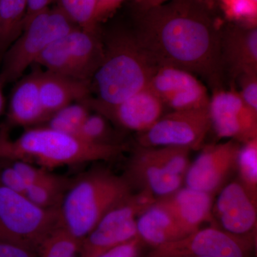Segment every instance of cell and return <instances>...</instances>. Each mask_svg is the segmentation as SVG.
Segmentation results:
<instances>
[{
  "mask_svg": "<svg viewBox=\"0 0 257 257\" xmlns=\"http://www.w3.org/2000/svg\"><path fill=\"white\" fill-rule=\"evenodd\" d=\"M0 257H38V254L23 243L0 237Z\"/></svg>",
  "mask_w": 257,
  "mask_h": 257,
  "instance_id": "31",
  "label": "cell"
},
{
  "mask_svg": "<svg viewBox=\"0 0 257 257\" xmlns=\"http://www.w3.org/2000/svg\"><path fill=\"white\" fill-rule=\"evenodd\" d=\"M0 183L7 188L25 195L26 184L12 165L5 167L0 171Z\"/></svg>",
  "mask_w": 257,
  "mask_h": 257,
  "instance_id": "33",
  "label": "cell"
},
{
  "mask_svg": "<svg viewBox=\"0 0 257 257\" xmlns=\"http://www.w3.org/2000/svg\"><path fill=\"white\" fill-rule=\"evenodd\" d=\"M60 226L59 209L37 207L24 194L0 183V237L23 243L38 252L42 242Z\"/></svg>",
  "mask_w": 257,
  "mask_h": 257,
  "instance_id": "8",
  "label": "cell"
},
{
  "mask_svg": "<svg viewBox=\"0 0 257 257\" xmlns=\"http://www.w3.org/2000/svg\"><path fill=\"white\" fill-rule=\"evenodd\" d=\"M222 22L197 0H170L139 10L133 32L157 66L167 65L202 77L211 90L223 88L220 55Z\"/></svg>",
  "mask_w": 257,
  "mask_h": 257,
  "instance_id": "1",
  "label": "cell"
},
{
  "mask_svg": "<svg viewBox=\"0 0 257 257\" xmlns=\"http://www.w3.org/2000/svg\"><path fill=\"white\" fill-rule=\"evenodd\" d=\"M0 3H1V0H0Z\"/></svg>",
  "mask_w": 257,
  "mask_h": 257,
  "instance_id": "39",
  "label": "cell"
},
{
  "mask_svg": "<svg viewBox=\"0 0 257 257\" xmlns=\"http://www.w3.org/2000/svg\"><path fill=\"white\" fill-rule=\"evenodd\" d=\"M82 240L62 226L56 228L38 249V257H80Z\"/></svg>",
  "mask_w": 257,
  "mask_h": 257,
  "instance_id": "25",
  "label": "cell"
},
{
  "mask_svg": "<svg viewBox=\"0 0 257 257\" xmlns=\"http://www.w3.org/2000/svg\"><path fill=\"white\" fill-rule=\"evenodd\" d=\"M109 120L98 112L89 113L79 130L78 138L98 145H117V138Z\"/></svg>",
  "mask_w": 257,
  "mask_h": 257,
  "instance_id": "26",
  "label": "cell"
},
{
  "mask_svg": "<svg viewBox=\"0 0 257 257\" xmlns=\"http://www.w3.org/2000/svg\"><path fill=\"white\" fill-rule=\"evenodd\" d=\"M90 110L85 101L71 103L51 115L45 124L56 131L78 137L79 130Z\"/></svg>",
  "mask_w": 257,
  "mask_h": 257,
  "instance_id": "24",
  "label": "cell"
},
{
  "mask_svg": "<svg viewBox=\"0 0 257 257\" xmlns=\"http://www.w3.org/2000/svg\"><path fill=\"white\" fill-rule=\"evenodd\" d=\"M137 230L140 240L153 248L189 235L172 214L157 202L137 218Z\"/></svg>",
  "mask_w": 257,
  "mask_h": 257,
  "instance_id": "20",
  "label": "cell"
},
{
  "mask_svg": "<svg viewBox=\"0 0 257 257\" xmlns=\"http://www.w3.org/2000/svg\"><path fill=\"white\" fill-rule=\"evenodd\" d=\"M211 128L208 109L172 111L162 115L151 128L140 134L138 145L144 147L202 148Z\"/></svg>",
  "mask_w": 257,
  "mask_h": 257,
  "instance_id": "11",
  "label": "cell"
},
{
  "mask_svg": "<svg viewBox=\"0 0 257 257\" xmlns=\"http://www.w3.org/2000/svg\"><path fill=\"white\" fill-rule=\"evenodd\" d=\"M241 144L229 140L202 148L189 165L184 182L189 188L211 195L220 190L231 172L236 170Z\"/></svg>",
  "mask_w": 257,
  "mask_h": 257,
  "instance_id": "13",
  "label": "cell"
},
{
  "mask_svg": "<svg viewBox=\"0 0 257 257\" xmlns=\"http://www.w3.org/2000/svg\"><path fill=\"white\" fill-rule=\"evenodd\" d=\"M220 55L224 74L226 71L234 79L257 72V28L221 23Z\"/></svg>",
  "mask_w": 257,
  "mask_h": 257,
  "instance_id": "16",
  "label": "cell"
},
{
  "mask_svg": "<svg viewBox=\"0 0 257 257\" xmlns=\"http://www.w3.org/2000/svg\"><path fill=\"white\" fill-rule=\"evenodd\" d=\"M28 0H1L0 3V60L23 32Z\"/></svg>",
  "mask_w": 257,
  "mask_h": 257,
  "instance_id": "21",
  "label": "cell"
},
{
  "mask_svg": "<svg viewBox=\"0 0 257 257\" xmlns=\"http://www.w3.org/2000/svg\"><path fill=\"white\" fill-rule=\"evenodd\" d=\"M84 101L90 109L102 114L120 127L140 134L157 122L164 114L165 108L150 86L117 104H102L92 96Z\"/></svg>",
  "mask_w": 257,
  "mask_h": 257,
  "instance_id": "14",
  "label": "cell"
},
{
  "mask_svg": "<svg viewBox=\"0 0 257 257\" xmlns=\"http://www.w3.org/2000/svg\"><path fill=\"white\" fill-rule=\"evenodd\" d=\"M11 165L18 172L19 175L21 176L27 187L41 182L50 177L52 174L45 169L25 161H13Z\"/></svg>",
  "mask_w": 257,
  "mask_h": 257,
  "instance_id": "30",
  "label": "cell"
},
{
  "mask_svg": "<svg viewBox=\"0 0 257 257\" xmlns=\"http://www.w3.org/2000/svg\"><path fill=\"white\" fill-rule=\"evenodd\" d=\"M192 257H197V256H192Z\"/></svg>",
  "mask_w": 257,
  "mask_h": 257,
  "instance_id": "40",
  "label": "cell"
},
{
  "mask_svg": "<svg viewBox=\"0 0 257 257\" xmlns=\"http://www.w3.org/2000/svg\"><path fill=\"white\" fill-rule=\"evenodd\" d=\"M78 28L99 30V0H51Z\"/></svg>",
  "mask_w": 257,
  "mask_h": 257,
  "instance_id": "23",
  "label": "cell"
},
{
  "mask_svg": "<svg viewBox=\"0 0 257 257\" xmlns=\"http://www.w3.org/2000/svg\"><path fill=\"white\" fill-rule=\"evenodd\" d=\"M256 242V235L236 236L211 226L153 248L147 257H248Z\"/></svg>",
  "mask_w": 257,
  "mask_h": 257,
  "instance_id": "10",
  "label": "cell"
},
{
  "mask_svg": "<svg viewBox=\"0 0 257 257\" xmlns=\"http://www.w3.org/2000/svg\"><path fill=\"white\" fill-rule=\"evenodd\" d=\"M198 3L205 6L211 11L214 12L218 7V0H197Z\"/></svg>",
  "mask_w": 257,
  "mask_h": 257,
  "instance_id": "37",
  "label": "cell"
},
{
  "mask_svg": "<svg viewBox=\"0 0 257 257\" xmlns=\"http://www.w3.org/2000/svg\"><path fill=\"white\" fill-rule=\"evenodd\" d=\"M256 199L239 179L223 186L212 207L221 229L236 236L256 235Z\"/></svg>",
  "mask_w": 257,
  "mask_h": 257,
  "instance_id": "15",
  "label": "cell"
},
{
  "mask_svg": "<svg viewBox=\"0 0 257 257\" xmlns=\"http://www.w3.org/2000/svg\"><path fill=\"white\" fill-rule=\"evenodd\" d=\"M124 144L98 145L48 126L29 128L11 140L0 132V160L30 162L45 170L96 161L114 160L126 150Z\"/></svg>",
  "mask_w": 257,
  "mask_h": 257,
  "instance_id": "2",
  "label": "cell"
},
{
  "mask_svg": "<svg viewBox=\"0 0 257 257\" xmlns=\"http://www.w3.org/2000/svg\"><path fill=\"white\" fill-rule=\"evenodd\" d=\"M50 3L51 0H28V10L24 21L23 28L35 15L49 8Z\"/></svg>",
  "mask_w": 257,
  "mask_h": 257,
  "instance_id": "34",
  "label": "cell"
},
{
  "mask_svg": "<svg viewBox=\"0 0 257 257\" xmlns=\"http://www.w3.org/2000/svg\"><path fill=\"white\" fill-rule=\"evenodd\" d=\"M157 200L151 193L142 189L115 206L82 239L80 257H96L138 236L137 218Z\"/></svg>",
  "mask_w": 257,
  "mask_h": 257,
  "instance_id": "9",
  "label": "cell"
},
{
  "mask_svg": "<svg viewBox=\"0 0 257 257\" xmlns=\"http://www.w3.org/2000/svg\"><path fill=\"white\" fill-rule=\"evenodd\" d=\"M40 99L49 117L71 103L90 97L91 82L79 80L50 71L38 72Z\"/></svg>",
  "mask_w": 257,
  "mask_h": 257,
  "instance_id": "18",
  "label": "cell"
},
{
  "mask_svg": "<svg viewBox=\"0 0 257 257\" xmlns=\"http://www.w3.org/2000/svg\"><path fill=\"white\" fill-rule=\"evenodd\" d=\"M236 79L240 96L251 109L257 111V72L241 74Z\"/></svg>",
  "mask_w": 257,
  "mask_h": 257,
  "instance_id": "29",
  "label": "cell"
},
{
  "mask_svg": "<svg viewBox=\"0 0 257 257\" xmlns=\"http://www.w3.org/2000/svg\"><path fill=\"white\" fill-rule=\"evenodd\" d=\"M170 0H137L139 10H146L154 7L159 6Z\"/></svg>",
  "mask_w": 257,
  "mask_h": 257,
  "instance_id": "36",
  "label": "cell"
},
{
  "mask_svg": "<svg viewBox=\"0 0 257 257\" xmlns=\"http://www.w3.org/2000/svg\"><path fill=\"white\" fill-rule=\"evenodd\" d=\"M236 170L239 180L255 199L257 198V138L253 139L240 148Z\"/></svg>",
  "mask_w": 257,
  "mask_h": 257,
  "instance_id": "27",
  "label": "cell"
},
{
  "mask_svg": "<svg viewBox=\"0 0 257 257\" xmlns=\"http://www.w3.org/2000/svg\"><path fill=\"white\" fill-rule=\"evenodd\" d=\"M143 241L138 236L109 248L96 257H138Z\"/></svg>",
  "mask_w": 257,
  "mask_h": 257,
  "instance_id": "32",
  "label": "cell"
},
{
  "mask_svg": "<svg viewBox=\"0 0 257 257\" xmlns=\"http://www.w3.org/2000/svg\"><path fill=\"white\" fill-rule=\"evenodd\" d=\"M209 112L211 128L219 138L241 145L257 138V111L245 103L234 88L212 91Z\"/></svg>",
  "mask_w": 257,
  "mask_h": 257,
  "instance_id": "12",
  "label": "cell"
},
{
  "mask_svg": "<svg viewBox=\"0 0 257 257\" xmlns=\"http://www.w3.org/2000/svg\"><path fill=\"white\" fill-rule=\"evenodd\" d=\"M157 202L172 214L188 234L199 229L205 221H211L214 203L213 195L208 193L181 187L170 195L159 198Z\"/></svg>",
  "mask_w": 257,
  "mask_h": 257,
  "instance_id": "17",
  "label": "cell"
},
{
  "mask_svg": "<svg viewBox=\"0 0 257 257\" xmlns=\"http://www.w3.org/2000/svg\"><path fill=\"white\" fill-rule=\"evenodd\" d=\"M69 184L67 179L51 174L50 177L41 182L28 186L25 196L42 209H59Z\"/></svg>",
  "mask_w": 257,
  "mask_h": 257,
  "instance_id": "22",
  "label": "cell"
},
{
  "mask_svg": "<svg viewBox=\"0 0 257 257\" xmlns=\"http://www.w3.org/2000/svg\"><path fill=\"white\" fill-rule=\"evenodd\" d=\"M75 28L78 27L56 6L35 15L2 57L1 84L20 78L52 42Z\"/></svg>",
  "mask_w": 257,
  "mask_h": 257,
  "instance_id": "5",
  "label": "cell"
},
{
  "mask_svg": "<svg viewBox=\"0 0 257 257\" xmlns=\"http://www.w3.org/2000/svg\"><path fill=\"white\" fill-rule=\"evenodd\" d=\"M38 72L35 70L26 76L15 87L8 110L10 124L30 128L48 119L39 92Z\"/></svg>",
  "mask_w": 257,
  "mask_h": 257,
  "instance_id": "19",
  "label": "cell"
},
{
  "mask_svg": "<svg viewBox=\"0 0 257 257\" xmlns=\"http://www.w3.org/2000/svg\"><path fill=\"white\" fill-rule=\"evenodd\" d=\"M132 189L126 177L106 170L82 175L64 192L59 208L61 224L82 241L108 211L133 194Z\"/></svg>",
  "mask_w": 257,
  "mask_h": 257,
  "instance_id": "4",
  "label": "cell"
},
{
  "mask_svg": "<svg viewBox=\"0 0 257 257\" xmlns=\"http://www.w3.org/2000/svg\"><path fill=\"white\" fill-rule=\"evenodd\" d=\"M2 85L3 84L0 82V114H2L5 107V99L3 95V90H2Z\"/></svg>",
  "mask_w": 257,
  "mask_h": 257,
  "instance_id": "38",
  "label": "cell"
},
{
  "mask_svg": "<svg viewBox=\"0 0 257 257\" xmlns=\"http://www.w3.org/2000/svg\"><path fill=\"white\" fill-rule=\"evenodd\" d=\"M190 152L185 147L138 146L125 177L132 186H140L157 199L167 197L182 187Z\"/></svg>",
  "mask_w": 257,
  "mask_h": 257,
  "instance_id": "6",
  "label": "cell"
},
{
  "mask_svg": "<svg viewBox=\"0 0 257 257\" xmlns=\"http://www.w3.org/2000/svg\"><path fill=\"white\" fill-rule=\"evenodd\" d=\"M103 55L102 37L99 30L75 28L52 42L35 64L54 73L91 82Z\"/></svg>",
  "mask_w": 257,
  "mask_h": 257,
  "instance_id": "7",
  "label": "cell"
},
{
  "mask_svg": "<svg viewBox=\"0 0 257 257\" xmlns=\"http://www.w3.org/2000/svg\"><path fill=\"white\" fill-rule=\"evenodd\" d=\"M121 0H99V20H100L104 15L110 13Z\"/></svg>",
  "mask_w": 257,
  "mask_h": 257,
  "instance_id": "35",
  "label": "cell"
},
{
  "mask_svg": "<svg viewBox=\"0 0 257 257\" xmlns=\"http://www.w3.org/2000/svg\"><path fill=\"white\" fill-rule=\"evenodd\" d=\"M226 21L257 28V0H218Z\"/></svg>",
  "mask_w": 257,
  "mask_h": 257,
  "instance_id": "28",
  "label": "cell"
},
{
  "mask_svg": "<svg viewBox=\"0 0 257 257\" xmlns=\"http://www.w3.org/2000/svg\"><path fill=\"white\" fill-rule=\"evenodd\" d=\"M101 37L104 55L91 81L92 97L102 104H117L149 86L157 65L133 30L120 29Z\"/></svg>",
  "mask_w": 257,
  "mask_h": 257,
  "instance_id": "3",
  "label": "cell"
}]
</instances>
